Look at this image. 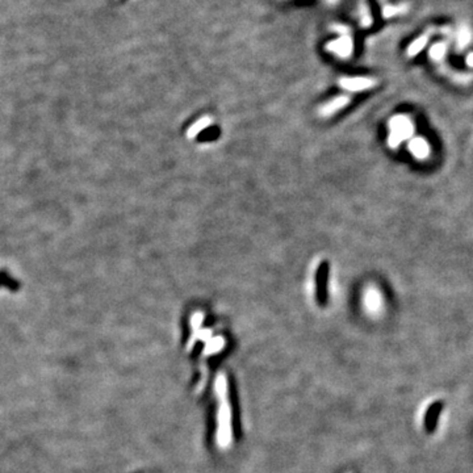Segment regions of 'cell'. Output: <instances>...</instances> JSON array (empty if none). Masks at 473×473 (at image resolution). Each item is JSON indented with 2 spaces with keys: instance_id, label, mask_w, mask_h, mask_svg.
<instances>
[{
  "instance_id": "cell-1",
  "label": "cell",
  "mask_w": 473,
  "mask_h": 473,
  "mask_svg": "<svg viewBox=\"0 0 473 473\" xmlns=\"http://www.w3.org/2000/svg\"><path fill=\"white\" fill-rule=\"evenodd\" d=\"M389 138L388 144L392 147H396L397 145L405 141L406 138L412 137L413 134V122L408 116L405 115H396L394 117L390 118L389 121Z\"/></svg>"
},
{
  "instance_id": "cell-2",
  "label": "cell",
  "mask_w": 473,
  "mask_h": 473,
  "mask_svg": "<svg viewBox=\"0 0 473 473\" xmlns=\"http://www.w3.org/2000/svg\"><path fill=\"white\" fill-rule=\"evenodd\" d=\"M375 84H376V80L372 78H342L339 80V86L350 92H360V91L372 88Z\"/></svg>"
},
{
  "instance_id": "cell-3",
  "label": "cell",
  "mask_w": 473,
  "mask_h": 473,
  "mask_svg": "<svg viewBox=\"0 0 473 473\" xmlns=\"http://www.w3.org/2000/svg\"><path fill=\"white\" fill-rule=\"evenodd\" d=\"M351 99H350L349 96L342 95V96H336L334 99H331L330 102L325 103L322 104L320 109H318V113H320L321 117H330L334 113L339 112V111H342L343 108L349 106Z\"/></svg>"
},
{
  "instance_id": "cell-4",
  "label": "cell",
  "mask_w": 473,
  "mask_h": 473,
  "mask_svg": "<svg viewBox=\"0 0 473 473\" xmlns=\"http://www.w3.org/2000/svg\"><path fill=\"white\" fill-rule=\"evenodd\" d=\"M352 48H354L352 40L347 37V36H343L341 39L334 40V41H331L327 45V49L330 51H332L334 54H336L341 58H349L352 53Z\"/></svg>"
},
{
  "instance_id": "cell-5",
  "label": "cell",
  "mask_w": 473,
  "mask_h": 473,
  "mask_svg": "<svg viewBox=\"0 0 473 473\" xmlns=\"http://www.w3.org/2000/svg\"><path fill=\"white\" fill-rule=\"evenodd\" d=\"M442 410H443V402L442 401H435L431 405L428 406L427 412L425 416V428L427 432H434L436 425H438V419L441 416Z\"/></svg>"
},
{
  "instance_id": "cell-6",
  "label": "cell",
  "mask_w": 473,
  "mask_h": 473,
  "mask_svg": "<svg viewBox=\"0 0 473 473\" xmlns=\"http://www.w3.org/2000/svg\"><path fill=\"white\" fill-rule=\"evenodd\" d=\"M409 151L417 159H426L430 155V146L425 138L414 137L409 142Z\"/></svg>"
},
{
  "instance_id": "cell-7",
  "label": "cell",
  "mask_w": 473,
  "mask_h": 473,
  "mask_svg": "<svg viewBox=\"0 0 473 473\" xmlns=\"http://www.w3.org/2000/svg\"><path fill=\"white\" fill-rule=\"evenodd\" d=\"M212 125H213V118L209 117V116H204V117L198 118V120H196V121L188 128V130H187V137L196 138L200 133H202L204 130L211 128Z\"/></svg>"
},
{
  "instance_id": "cell-8",
  "label": "cell",
  "mask_w": 473,
  "mask_h": 473,
  "mask_svg": "<svg viewBox=\"0 0 473 473\" xmlns=\"http://www.w3.org/2000/svg\"><path fill=\"white\" fill-rule=\"evenodd\" d=\"M364 304L369 310H378L381 304L380 292L374 287H369L364 293Z\"/></svg>"
},
{
  "instance_id": "cell-9",
  "label": "cell",
  "mask_w": 473,
  "mask_h": 473,
  "mask_svg": "<svg viewBox=\"0 0 473 473\" xmlns=\"http://www.w3.org/2000/svg\"><path fill=\"white\" fill-rule=\"evenodd\" d=\"M427 42H428V35L419 36L418 39H416L414 41L412 42V44H410L409 48H408V50H406V53H408V57H416V55L418 54L419 51L425 49V46L427 45Z\"/></svg>"
},
{
  "instance_id": "cell-10",
  "label": "cell",
  "mask_w": 473,
  "mask_h": 473,
  "mask_svg": "<svg viewBox=\"0 0 473 473\" xmlns=\"http://www.w3.org/2000/svg\"><path fill=\"white\" fill-rule=\"evenodd\" d=\"M470 39H472V32L467 25H461L457 30L456 35V41H457V48L464 49L469 44Z\"/></svg>"
},
{
  "instance_id": "cell-11",
  "label": "cell",
  "mask_w": 473,
  "mask_h": 473,
  "mask_svg": "<svg viewBox=\"0 0 473 473\" xmlns=\"http://www.w3.org/2000/svg\"><path fill=\"white\" fill-rule=\"evenodd\" d=\"M446 50H447V46L445 42H436L430 49V58H432L434 61H441L442 58L445 57Z\"/></svg>"
},
{
  "instance_id": "cell-12",
  "label": "cell",
  "mask_w": 473,
  "mask_h": 473,
  "mask_svg": "<svg viewBox=\"0 0 473 473\" xmlns=\"http://www.w3.org/2000/svg\"><path fill=\"white\" fill-rule=\"evenodd\" d=\"M408 10V6L406 4H402V6H387L384 7L383 10V16L385 19H389V17H393L396 15H400V13L405 12Z\"/></svg>"
},
{
  "instance_id": "cell-13",
  "label": "cell",
  "mask_w": 473,
  "mask_h": 473,
  "mask_svg": "<svg viewBox=\"0 0 473 473\" xmlns=\"http://www.w3.org/2000/svg\"><path fill=\"white\" fill-rule=\"evenodd\" d=\"M467 63L469 64V66H473V53H470L467 57Z\"/></svg>"
}]
</instances>
